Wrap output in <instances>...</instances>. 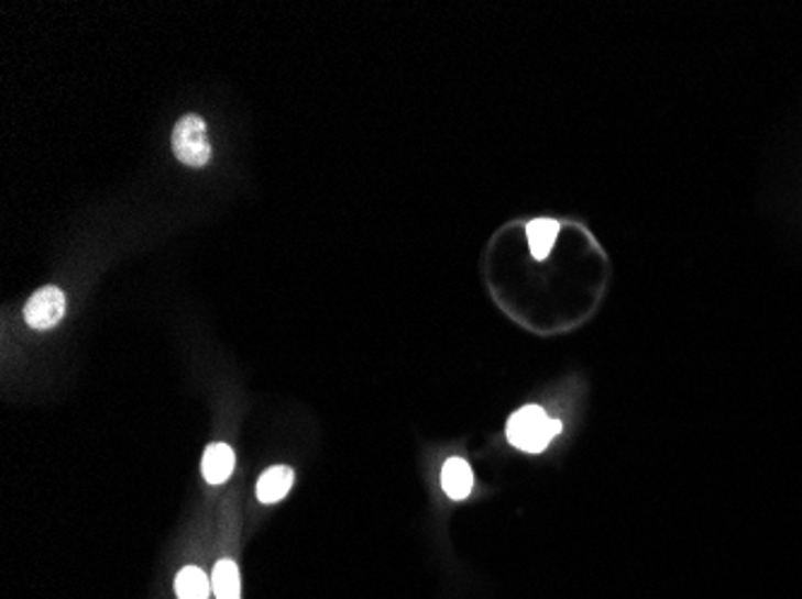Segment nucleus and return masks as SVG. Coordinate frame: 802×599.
<instances>
[{
	"instance_id": "obj_1",
	"label": "nucleus",
	"mask_w": 802,
	"mask_h": 599,
	"mask_svg": "<svg viewBox=\"0 0 802 599\" xmlns=\"http://www.w3.org/2000/svg\"><path fill=\"white\" fill-rule=\"evenodd\" d=\"M560 420H550L546 410L538 406H526L517 410L507 422V439L521 451L541 454V451L560 434Z\"/></svg>"
},
{
	"instance_id": "obj_2",
	"label": "nucleus",
	"mask_w": 802,
	"mask_h": 599,
	"mask_svg": "<svg viewBox=\"0 0 802 599\" xmlns=\"http://www.w3.org/2000/svg\"><path fill=\"white\" fill-rule=\"evenodd\" d=\"M174 154L180 164L200 168L212 156V146L207 140V125L200 115H183L174 130Z\"/></svg>"
},
{
	"instance_id": "obj_3",
	"label": "nucleus",
	"mask_w": 802,
	"mask_h": 599,
	"mask_svg": "<svg viewBox=\"0 0 802 599\" xmlns=\"http://www.w3.org/2000/svg\"><path fill=\"white\" fill-rule=\"evenodd\" d=\"M65 314V296L56 286L39 288L34 296L24 304V319L32 329H51L56 326Z\"/></svg>"
},
{
	"instance_id": "obj_4",
	"label": "nucleus",
	"mask_w": 802,
	"mask_h": 599,
	"mask_svg": "<svg viewBox=\"0 0 802 599\" xmlns=\"http://www.w3.org/2000/svg\"><path fill=\"white\" fill-rule=\"evenodd\" d=\"M235 456L233 448L227 444H212L207 446L202 458V475L209 485H223L233 473Z\"/></svg>"
},
{
	"instance_id": "obj_5",
	"label": "nucleus",
	"mask_w": 802,
	"mask_h": 599,
	"mask_svg": "<svg viewBox=\"0 0 802 599\" xmlns=\"http://www.w3.org/2000/svg\"><path fill=\"white\" fill-rule=\"evenodd\" d=\"M442 489L447 497L466 499L473 489V473L464 458H450L442 468Z\"/></svg>"
},
{
	"instance_id": "obj_6",
	"label": "nucleus",
	"mask_w": 802,
	"mask_h": 599,
	"mask_svg": "<svg viewBox=\"0 0 802 599\" xmlns=\"http://www.w3.org/2000/svg\"><path fill=\"white\" fill-rule=\"evenodd\" d=\"M292 485H294V470L286 468V465H277V468H270L260 477L257 499L262 503H277L288 495Z\"/></svg>"
},
{
	"instance_id": "obj_7",
	"label": "nucleus",
	"mask_w": 802,
	"mask_h": 599,
	"mask_svg": "<svg viewBox=\"0 0 802 599\" xmlns=\"http://www.w3.org/2000/svg\"><path fill=\"white\" fill-rule=\"evenodd\" d=\"M560 225L553 219H536L526 225V235H529L531 255L534 259H546L548 252L553 249Z\"/></svg>"
},
{
	"instance_id": "obj_8",
	"label": "nucleus",
	"mask_w": 802,
	"mask_h": 599,
	"mask_svg": "<svg viewBox=\"0 0 802 599\" xmlns=\"http://www.w3.org/2000/svg\"><path fill=\"white\" fill-rule=\"evenodd\" d=\"M212 588H215L217 599H241L239 566H235L231 558H221V562L215 566Z\"/></svg>"
},
{
	"instance_id": "obj_9",
	"label": "nucleus",
	"mask_w": 802,
	"mask_h": 599,
	"mask_svg": "<svg viewBox=\"0 0 802 599\" xmlns=\"http://www.w3.org/2000/svg\"><path fill=\"white\" fill-rule=\"evenodd\" d=\"M176 595L178 599H207L209 597V580L202 568L186 566L176 576Z\"/></svg>"
}]
</instances>
